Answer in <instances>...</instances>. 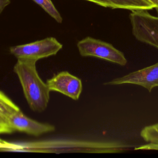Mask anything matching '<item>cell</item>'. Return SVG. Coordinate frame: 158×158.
<instances>
[{
    "label": "cell",
    "mask_w": 158,
    "mask_h": 158,
    "mask_svg": "<svg viewBox=\"0 0 158 158\" xmlns=\"http://www.w3.org/2000/svg\"><path fill=\"white\" fill-rule=\"evenodd\" d=\"M10 123L14 131L24 132L35 136L52 132L56 130L54 125L30 118L20 110L14 112L10 116Z\"/></svg>",
    "instance_id": "cell-8"
},
{
    "label": "cell",
    "mask_w": 158,
    "mask_h": 158,
    "mask_svg": "<svg viewBox=\"0 0 158 158\" xmlns=\"http://www.w3.org/2000/svg\"><path fill=\"white\" fill-rule=\"evenodd\" d=\"M77 46L80 54L83 57H96L122 66L127 62L123 53L111 44L91 36L78 41Z\"/></svg>",
    "instance_id": "cell-5"
},
{
    "label": "cell",
    "mask_w": 158,
    "mask_h": 158,
    "mask_svg": "<svg viewBox=\"0 0 158 158\" xmlns=\"http://www.w3.org/2000/svg\"><path fill=\"white\" fill-rule=\"evenodd\" d=\"M39 5L47 14L53 18L57 22L62 23V17L51 0H32Z\"/></svg>",
    "instance_id": "cell-11"
},
{
    "label": "cell",
    "mask_w": 158,
    "mask_h": 158,
    "mask_svg": "<svg viewBox=\"0 0 158 158\" xmlns=\"http://www.w3.org/2000/svg\"><path fill=\"white\" fill-rule=\"evenodd\" d=\"M62 44L54 37H47L30 43L10 47L9 51L17 59L36 61L55 56Z\"/></svg>",
    "instance_id": "cell-3"
},
{
    "label": "cell",
    "mask_w": 158,
    "mask_h": 158,
    "mask_svg": "<svg viewBox=\"0 0 158 158\" xmlns=\"http://www.w3.org/2000/svg\"><path fill=\"white\" fill-rule=\"evenodd\" d=\"M36 63L34 60L17 59L14 72L19 77L29 107L33 111L41 112L48 107L51 91L39 76Z\"/></svg>",
    "instance_id": "cell-2"
},
{
    "label": "cell",
    "mask_w": 158,
    "mask_h": 158,
    "mask_svg": "<svg viewBox=\"0 0 158 158\" xmlns=\"http://www.w3.org/2000/svg\"><path fill=\"white\" fill-rule=\"evenodd\" d=\"M129 146L117 142H102L88 140L49 139L22 143L8 142L6 151L38 152H121Z\"/></svg>",
    "instance_id": "cell-1"
},
{
    "label": "cell",
    "mask_w": 158,
    "mask_h": 158,
    "mask_svg": "<svg viewBox=\"0 0 158 158\" xmlns=\"http://www.w3.org/2000/svg\"><path fill=\"white\" fill-rule=\"evenodd\" d=\"M51 91H57L73 100H78L81 94V80L67 71H62L53 75L46 81Z\"/></svg>",
    "instance_id": "cell-6"
},
{
    "label": "cell",
    "mask_w": 158,
    "mask_h": 158,
    "mask_svg": "<svg viewBox=\"0 0 158 158\" xmlns=\"http://www.w3.org/2000/svg\"><path fill=\"white\" fill-rule=\"evenodd\" d=\"M19 110V107L0 91V135L11 134L15 131L10 125V117ZM1 141L2 139L0 138V141Z\"/></svg>",
    "instance_id": "cell-9"
},
{
    "label": "cell",
    "mask_w": 158,
    "mask_h": 158,
    "mask_svg": "<svg viewBox=\"0 0 158 158\" xmlns=\"http://www.w3.org/2000/svg\"><path fill=\"white\" fill-rule=\"evenodd\" d=\"M6 143L5 141L2 140L0 141V151H4V149L6 148Z\"/></svg>",
    "instance_id": "cell-13"
},
{
    "label": "cell",
    "mask_w": 158,
    "mask_h": 158,
    "mask_svg": "<svg viewBox=\"0 0 158 158\" xmlns=\"http://www.w3.org/2000/svg\"><path fill=\"white\" fill-rule=\"evenodd\" d=\"M130 20L136 39L158 49V16L152 15L146 10H133Z\"/></svg>",
    "instance_id": "cell-4"
},
{
    "label": "cell",
    "mask_w": 158,
    "mask_h": 158,
    "mask_svg": "<svg viewBox=\"0 0 158 158\" xmlns=\"http://www.w3.org/2000/svg\"><path fill=\"white\" fill-rule=\"evenodd\" d=\"M151 2H152L156 6V10L158 14V0H149Z\"/></svg>",
    "instance_id": "cell-14"
},
{
    "label": "cell",
    "mask_w": 158,
    "mask_h": 158,
    "mask_svg": "<svg viewBox=\"0 0 158 158\" xmlns=\"http://www.w3.org/2000/svg\"><path fill=\"white\" fill-rule=\"evenodd\" d=\"M122 84L139 85L150 92L154 87L158 86V62L105 83L114 85Z\"/></svg>",
    "instance_id": "cell-7"
},
{
    "label": "cell",
    "mask_w": 158,
    "mask_h": 158,
    "mask_svg": "<svg viewBox=\"0 0 158 158\" xmlns=\"http://www.w3.org/2000/svg\"><path fill=\"white\" fill-rule=\"evenodd\" d=\"M140 136L147 143L136 147L135 150L158 151V123L144 127Z\"/></svg>",
    "instance_id": "cell-10"
},
{
    "label": "cell",
    "mask_w": 158,
    "mask_h": 158,
    "mask_svg": "<svg viewBox=\"0 0 158 158\" xmlns=\"http://www.w3.org/2000/svg\"><path fill=\"white\" fill-rule=\"evenodd\" d=\"M10 4V0H0V14L3 11L4 8Z\"/></svg>",
    "instance_id": "cell-12"
}]
</instances>
